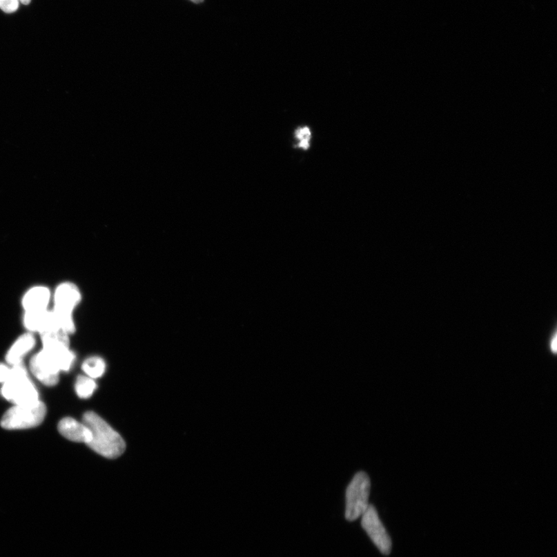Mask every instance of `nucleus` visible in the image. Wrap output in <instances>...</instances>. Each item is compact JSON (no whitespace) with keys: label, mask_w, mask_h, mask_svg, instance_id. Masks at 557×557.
Here are the masks:
<instances>
[{"label":"nucleus","mask_w":557,"mask_h":557,"mask_svg":"<svg viewBox=\"0 0 557 557\" xmlns=\"http://www.w3.org/2000/svg\"><path fill=\"white\" fill-rule=\"evenodd\" d=\"M52 303V291L47 286L35 285L23 294L21 305L23 312L48 310Z\"/></svg>","instance_id":"obj_8"},{"label":"nucleus","mask_w":557,"mask_h":557,"mask_svg":"<svg viewBox=\"0 0 557 557\" xmlns=\"http://www.w3.org/2000/svg\"><path fill=\"white\" fill-rule=\"evenodd\" d=\"M97 385L92 378L81 375L78 377L75 383V390L77 394L81 399H88L91 397L95 391Z\"/></svg>","instance_id":"obj_15"},{"label":"nucleus","mask_w":557,"mask_h":557,"mask_svg":"<svg viewBox=\"0 0 557 557\" xmlns=\"http://www.w3.org/2000/svg\"><path fill=\"white\" fill-rule=\"evenodd\" d=\"M362 517V527L373 542L375 547L384 555H389L392 550V540L380 520L379 514L373 505L364 512Z\"/></svg>","instance_id":"obj_6"},{"label":"nucleus","mask_w":557,"mask_h":557,"mask_svg":"<svg viewBox=\"0 0 557 557\" xmlns=\"http://www.w3.org/2000/svg\"><path fill=\"white\" fill-rule=\"evenodd\" d=\"M53 313L55 328L67 333L70 336L76 331V324L74 313L63 312L55 309L51 310Z\"/></svg>","instance_id":"obj_13"},{"label":"nucleus","mask_w":557,"mask_h":557,"mask_svg":"<svg viewBox=\"0 0 557 557\" xmlns=\"http://www.w3.org/2000/svg\"><path fill=\"white\" fill-rule=\"evenodd\" d=\"M19 1H20L24 5H28L30 3L31 0H19Z\"/></svg>","instance_id":"obj_21"},{"label":"nucleus","mask_w":557,"mask_h":557,"mask_svg":"<svg viewBox=\"0 0 557 557\" xmlns=\"http://www.w3.org/2000/svg\"><path fill=\"white\" fill-rule=\"evenodd\" d=\"M59 431L63 438L77 443L88 444L91 439V432L84 424L70 418L62 419L59 424Z\"/></svg>","instance_id":"obj_11"},{"label":"nucleus","mask_w":557,"mask_h":557,"mask_svg":"<svg viewBox=\"0 0 557 557\" xmlns=\"http://www.w3.org/2000/svg\"><path fill=\"white\" fill-rule=\"evenodd\" d=\"M1 393L6 400L14 405L32 404L40 400L37 390L29 379L23 363L11 367V376L3 383Z\"/></svg>","instance_id":"obj_2"},{"label":"nucleus","mask_w":557,"mask_h":557,"mask_svg":"<svg viewBox=\"0 0 557 557\" xmlns=\"http://www.w3.org/2000/svg\"><path fill=\"white\" fill-rule=\"evenodd\" d=\"M47 408L41 401L32 404L15 405L6 412L1 425L6 430H24L39 426L46 418Z\"/></svg>","instance_id":"obj_3"},{"label":"nucleus","mask_w":557,"mask_h":557,"mask_svg":"<svg viewBox=\"0 0 557 557\" xmlns=\"http://www.w3.org/2000/svg\"><path fill=\"white\" fill-rule=\"evenodd\" d=\"M106 362L101 358L92 356L87 358L82 364V370L92 379H98L105 373Z\"/></svg>","instance_id":"obj_14"},{"label":"nucleus","mask_w":557,"mask_h":557,"mask_svg":"<svg viewBox=\"0 0 557 557\" xmlns=\"http://www.w3.org/2000/svg\"><path fill=\"white\" fill-rule=\"evenodd\" d=\"M36 345V338L32 333L26 331L19 336L11 345L6 355L9 366L23 363V358L33 350Z\"/></svg>","instance_id":"obj_10"},{"label":"nucleus","mask_w":557,"mask_h":557,"mask_svg":"<svg viewBox=\"0 0 557 557\" xmlns=\"http://www.w3.org/2000/svg\"><path fill=\"white\" fill-rule=\"evenodd\" d=\"M43 349L61 350L70 349V335L60 329H52L39 335Z\"/></svg>","instance_id":"obj_12"},{"label":"nucleus","mask_w":557,"mask_h":557,"mask_svg":"<svg viewBox=\"0 0 557 557\" xmlns=\"http://www.w3.org/2000/svg\"><path fill=\"white\" fill-rule=\"evenodd\" d=\"M371 482L366 472L360 471L352 478L346 490L345 518L353 522L360 518L369 507Z\"/></svg>","instance_id":"obj_4"},{"label":"nucleus","mask_w":557,"mask_h":557,"mask_svg":"<svg viewBox=\"0 0 557 557\" xmlns=\"http://www.w3.org/2000/svg\"><path fill=\"white\" fill-rule=\"evenodd\" d=\"M83 422L91 432L88 445L95 452L107 458H116L124 453L126 443L123 438L98 414L87 412Z\"/></svg>","instance_id":"obj_1"},{"label":"nucleus","mask_w":557,"mask_h":557,"mask_svg":"<svg viewBox=\"0 0 557 557\" xmlns=\"http://www.w3.org/2000/svg\"><path fill=\"white\" fill-rule=\"evenodd\" d=\"M296 136L298 139H306L309 140L311 138V132L309 128H304V129H300L297 130Z\"/></svg>","instance_id":"obj_18"},{"label":"nucleus","mask_w":557,"mask_h":557,"mask_svg":"<svg viewBox=\"0 0 557 557\" xmlns=\"http://www.w3.org/2000/svg\"><path fill=\"white\" fill-rule=\"evenodd\" d=\"M190 1L194 2L195 3H201L204 1V0H190Z\"/></svg>","instance_id":"obj_22"},{"label":"nucleus","mask_w":557,"mask_h":557,"mask_svg":"<svg viewBox=\"0 0 557 557\" xmlns=\"http://www.w3.org/2000/svg\"><path fill=\"white\" fill-rule=\"evenodd\" d=\"M19 0H0V9L6 14H12L19 8Z\"/></svg>","instance_id":"obj_16"},{"label":"nucleus","mask_w":557,"mask_h":557,"mask_svg":"<svg viewBox=\"0 0 557 557\" xmlns=\"http://www.w3.org/2000/svg\"><path fill=\"white\" fill-rule=\"evenodd\" d=\"M30 368L31 373L43 385L54 387L59 383L61 369L57 351L42 348L32 357Z\"/></svg>","instance_id":"obj_5"},{"label":"nucleus","mask_w":557,"mask_h":557,"mask_svg":"<svg viewBox=\"0 0 557 557\" xmlns=\"http://www.w3.org/2000/svg\"><path fill=\"white\" fill-rule=\"evenodd\" d=\"M549 347H550V350H551L553 353L555 354L556 352V331L554 333L553 337L551 338V339H550Z\"/></svg>","instance_id":"obj_19"},{"label":"nucleus","mask_w":557,"mask_h":557,"mask_svg":"<svg viewBox=\"0 0 557 557\" xmlns=\"http://www.w3.org/2000/svg\"><path fill=\"white\" fill-rule=\"evenodd\" d=\"M81 299V292L78 286L72 282H61L52 291L53 309L74 313Z\"/></svg>","instance_id":"obj_7"},{"label":"nucleus","mask_w":557,"mask_h":557,"mask_svg":"<svg viewBox=\"0 0 557 557\" xmlns=\"http://www.w3.org/2000/svg\"><path fill=\"white\" fill-rule=\"evenodd\" d=\"M299 146L302 147V148L304 150H306L309 147V140L302 139V142L300 143Z\"/></svg>","instance_id":"obj_20"},{"label":"nucleus","mask_w":557,"mask_h":557,"mask_svg":"<svg viewBox=\"0 0 557 557\" xmlns=\"http://www.w3.org/2000/svg\"><path fill=\"white\" fill-rule=\"evenodd\" d=\"M22 324L27 332L41 335L43 332L57 329L55 328L52 311L23 312Z\"/></svg>","instance_id":"obj_9"},{"label":"nucleus","mask_w":557,"mask_h":557,"mask_svg":"<svg viewBox=\"0 0 557 557\" xmlns=\"http://www.w3.org/2000/svg\"><path fill=\"white\" fill-rule=\"evenodd\" d=\"M11 376V367L4 364H0V383H5L10 380Z\"/></svg>","instance_id":"obj_17"}]
</instances>
